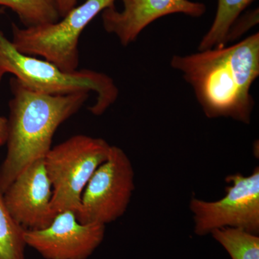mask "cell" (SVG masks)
<instances>
[{
    "label": "cell",
    "mask_w": 259,
    "mask_h": 259,
    "mask_svg": "<svg viewBox=\"0 0 259 259\" xmlns=\"http://www.w3.org/2000/svg\"><path fill=\"white\" fill-rule=\"evenodd\" d=\"M25 231L12 217L0 190V259H26Z\"/></svg>",
    "instance_id": "13"
},
{
    "label": "cell",
    "mask_w": 259,
    "mask_h": 259,
    "mask_svg": "<svg viewBox=\"0 0 259 259\" xmlns=\"http://www.w3.org/2000/svg\"><path fill=\"white\" fill-rule=\"evenodd\" d=\"M116 0H86L56 23L30 28L12 24V44L22 54L40 56L62 71L79 68L81 34L97 15L115 5Z\"/></svg>",
    "instance_id": "5"
},
{
    "label": "cell",
    "mask_w": 259,
    "mask_h": 259,
    "mask_svg": "<svg viewBox=\"0 0 259 259\" xmlns=\"http://www.w3.org/2000/svg\"><path fill=\"white\" fill-rule=\"evenodd\" d=\"M0 6L14 12L24 28L56 23L61 18L57 0H0Z\"/></svg>",
    "instance_id": "12"
},
{
    "label": "cell",
    "mask_w": 259,
    "mask_h": 259,
    "mask_svg": "<svg viewBox=\"0 0 259 259\" xmlns=\"http://www.w3.org/2000/svg\"><path fill=\"white\" fill-rule=\"evenodd\" d=\"M110 148L101 138L81 134L51 148L44 163L52 187L51 209L54 217L65 210L77 213L85 187L108 157Z\"/></svg>",
    "instance_id": "4"
},
{
    "label": "cell",
    "mask_w": 259,
    "mask_h": 259,
    "mask_svg": "<svg viewBox=\"0 0 259 259\" xmlns=\"http://www.w3.org/2000/svg\"><path fill=\"white\" fill-rule=\"evenodd\" d=\"M0 73L13 74L26 88L48 95L95 93L96 101L89 108L94 115L105 113L118 97V89L108 75L91 69L66 72L49 61L22 54L1 30Z\"/></svg>",
    "instance_id": "3"
},
{
    "label": "cell",
    "mask_w": 259,
    "mask_h": 259,
    "mask_svg": "<svg viewBox=\"0 0 259 259\" xmlns=\"http://www.w3.org/2000/svg\"><path fill=\"white\" fill-rule=\"evenodd\" d=\"M13 98L9 102L7 153L0 165V190L30 163L42 159L51 149L56 130L79 111L90 93L53 95L33 91L10 79Z\"/></svg>",
    "instance_id": "2"
},
{
    "label": "cell",
    "mask_w": 259,
    "mask_h": 259,
    "mask_svg": "<svg viewBox=\"0 0 259 259\" xmlns=\"http://www.w3.org/2000/svg\"><path fill=\"white\" fill-rule=\"evenodd\" d=\"M170 64L193 88L207 117L250 123V88L259 75L258 32L231 47L174 56Z\"/></svg>",
    "instance_id": "1"
},
{
    "label": "cell",
    "mask_w": 259,
    "mask_h": 259,
    "mask_svg": "<svg viewBox=\"0 0 259 259\" xmlns=\"http://www.w3.org/2000/svg\"><path fill=\"white\" fill-rule=\"evenodd\" d=\"M106 226L81 223L76 213L65 210L58 213L49 226L26 230L27 246L45 259H88L101 245Z\"/></svg>",
    "instance_id": "8"
},
{
    "label": "cell",
    "mask_w": 259,
    "mask_h": 259,
    "mask_svg": "<svg viewBox=\"0 0 259 259\" xmlns=\"http://www.w3.org/2000/svg\"><path fill=\"white\" fill-rule=\"evenodd\" d=\"M134 177V167L125 151L111 146L108 157L83 191L76 214L78 221L106 226L122 217L135 190Z\"/></svg>",
    "instance_id": "6"
},
{
    "label": "cell",
    "mask_w": 259,
    "mask_h": 259,
    "mask_svg": "<svg viewBox=\"0 0 259 259\" xmlns=\"http://www.w3.org/2000/svg\"><path fill=\"white\" fill-rule=\"evenodd\" d=\"M226 182V195L219 200L191 199L194 233L204 236L217 229L233 228L258 235V167L248 176L241 173L229 175Z\"/></svg>",
    "instance_id": "7"
},
{
    "label": "cell",
    "mask_w": 259,
    "mask_h": 259,
    "mask_svg": "<svg viewBox=\"0 0 259 259\" xmlns=\"http://www.w3.org/2000/svg\"><path fill=\"white\" fill-rule=\"evenodd\" d=\"M4 75L0 73V82ZM8 137V118L0 115V146L6 144Z\"/></svg>",
    "instance_id": "17"
},
{
    "label": "cell",
    "mask_w": 259,
    "mask_h": 259,
    "mask_svg": "<svg viewBox=\"0 0 259 259\" xmlns=\"http://www.w3.org/2000/svg\"><path fill=\"white\" fill-rule=\"evenodd\" d=\"M3 194L12 217L25 230L42 229L52 222V187L44 158L25 167Z\"/></svg>",
    "instance_id": "9"
},
{
    "label": "cell",
    "mask_w": 259,
    "mask_h": 259,
    "mask_svg": "<svg viewBox=\"0 0 259 259\" xmlns=\"http://www.w3.org/2000/svg\"><path fill=\"white\" fill-rule=\"evenodd\" d=\"M210 234L232 259H259L258 235L233 228L217 229Z\"/></svg>",
    "instance_id": "14"
},
{
    "label": "cell",
    "mask_w": 259,
    "mask_h": 259,
    "mask_svg": "<svg viewBox=\"0 0 259 259\" xmlns=\"http://www.w3.org/2000/svg\"><path fill=\"white\" fill-rule=\"evenodd\" d=\"M78 0H57L58 8L60 13L61 18L65 16L77 4Z\"/></svg>",
    "instance_id": "16"
},
{
    "label": "cell",
    "mask_w": 259,
    "mask_h": 259,
    "mask_svg": "<svg viewBox=\"0 0 259 259\" xmlns=\"http://www.w3.org/2000/svg\"><path fill=\"white\" fill-rule=\"evenodd\" d=\"M258 10H254V11L245 15V17H242L240 19L238 18L230 30L229 33H228V42L231 41V39H233V37L240 36L242 32H245L252 25H255L258 23Z\"/></svg>",
    "instance_id": "15"
},
{
    "label": "cell",
    "mask_w": 259,
    "mask_h": 259,
    "mask_svg": "<svg viewBox=\"0 0 259 259\" xmlns=\"http://www.w3.org/2000/svg\"><path fill=\"white\" fill-rule=\"evenodd\" d=\"M254 0H218L217 12L210 28L199 42V51L226 47L228 33L243 10Z\"/></svg>",
    "instance_id": "11"
},
{
    "label": "cell",
    "mask_w": 259,
    "mask_h": 259,
    "mask_svg": "<svg viewBox=\"0 0 259 259\" xmlns=\"http://www.w3.org/2000/svg\"><path fill=\"white\" fill-rule=\"evenodd\" d=\"M122 10L115 5L102 12L105 31L113 34L123 47L136 40L140 33L155 20L171 14L199 18L205 13L203 3L190 0H121Z\"/></svg>",
    "instance_id": "10"
}]
</instances>
